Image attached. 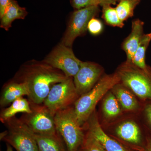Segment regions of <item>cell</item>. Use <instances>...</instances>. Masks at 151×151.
<instances>
[{
	"instance_id": "cell-13",
	"label": "cell",
	"mask_w": 151,
	"mask_h": 151,
	"mask_svg": "<svg viewBox=\"0 0 151 151\" xmlns=\"http://www.w3.org/2000/svg\"><path fill=\"white\" fill-rule=\"evenodd\" d=\"M144 23L139 19H136L132 22L131 32L122 44V48L127 55V61L132 62L144 34Z\"/></svg>"
},
{
	"instance_id": "cell-21",
	"label": "cell",
	"mask_w": 151,
	"mask_h": 151,
	"mask_svg": "<svg viewBox=\"0 0 151 151\" xmlns=\"http://www.w3.org/2000/svg\"><path fill=\"white\" fill-rule=\"evenodd\" d=\"M141 0H121L116 7V10L120 20L125 21L134 16V10Z\"/></svg>"
},
{
	"instance_id": "cell-19",
	"label": "cell",
	"mask_w": 151,
	"mask_h": 151,
	"mask_svg": "<svg viewBox=\"0 0 151 151\" xmlns=\"http://www.w3.org/2000/svg\"><path fill=\"white\" fill-rule=\"evenodd\" d=\"M102 109L103 116L108 121L116 119L122 114V106L111 90L104 97Z\"/></svg>"
},
{
	"instance_id": "cell-28",
	"label": "cell",
	"mask_w": 151,
	"mask_h": 151,
	"mask_svg": "<svg viewBox=\"0 0 151 151\" xmlns=\"http://www.w3.org/2000/svg\"><path fill=\"white\" fill-rule=\"evenodd\" d=\"M99 5L103 6L105 5H115L119 0H98Z\"/></svg>"
},
{
	"instance_id": "cell-8",
	"label": "cell",
	"mask_w": 151,
	"mask_h": 151,
	"mask_svg": "<svg viewBox=\"0 0 151 151\" xmlns=\"http://www.w3.org/2000/svg\"><path fill=\"white\" fill-rule=\"evenodd\" d=\"M43 62L62 71L67 77L73 78L80 69L82 61L75 56L71 47L60 42Z\"/></svg>"
},
{
	"instance_id": "cell-16",
	"label": "cell",
	"mask_w": 151,
	"mask_h": 151,
	"mask_svg": "<svg viewBox=\"0 0 151 151\" xmlns=\"http://www.w3.org/2000/svg\"><path fill=\"white\" fill-rule=\"evenodd\" d=\"M35 137L38 151H68L58 132L53 135L35 134Z\"/></svg>"
},
{
	"instance_id": "cell-6",
	"label": "cell",
	"mask_w": 151,
	"mask_h": 151,
	"mask_svg": "<svg viewBox=\"0 0 151 151\" xmlns=\"http://www.w3.org/2000/svg\"><path fill=\"white\" fill-rule=\"evenodd\" d=\"M4 124L8 134L3 141L17 151H38L35 134L20 119L15 116Z\"/></svg>"
},
{
	"instance_id": "cell-5",
	"label": "cell",
	"mask_w": 151,
	"mask_h": 151,
	"mask_svg": "<svg viewBox=\"0 0 151 151\" xmlns=\"http://www.w3.org/2000/svg\"><path fill=\"white\" fill-rule=\"evenodd\" d=\"M79 97L73 77H68L52 87L42 104L54 116L58 111L74 105Z\"/></svg>"
},
{
	"instance_id": "cell-31",
	"label": "cell",
	"mask_w": 151,
	"mask_h": 151,
	"mask_svg": "<svg viewBox=\"0 0 151 151\" xmlns=\"http://www.w3.org/2000/svg\"><path fill=\"white\" fill-rule=\"evenodd\" d=\"M6 151H14L12 148V146L10 145L9 144H7L6 150Z\"/></svg>"
},
{
	"instance_id": "cell-4",
	"label": "cell",
	"mask_w": 151,
	"mask_h": 151,
	"mask_svg": "<svg viewBox=\"0 0 151 151\" xmlns=\"http://www.w3.org/2000/svg\"><path fill=\"white\" fill-rule=\"evenodd\" d=\"M57 131L61 137L68 151H78L85 134L77 119L73 105L58 111L54 116Z\"/></svg>"
},
{
	"instance_id": "cell-27",
	"label": "cell",
	"mask_w": 151,
	"mask_h": 151,
	"mask_svg": "<svg viewBox=\"0 0 151 151\" xmlns=\"http://www.w3.org/2000/svg\"><path fill=\"white\" fill-rule=\"evenodd\" d=\"M12 0H0V18L3 16Z\"/></svg>"
},
{
	"instance_id": "cell-11",
	"label": "cell",
	"mask_w": 151,
	"mask_h": 151,
	"mask_svg": "<svg viewBox=\"0 0 151 151\" xmlns=\"http://www.w3.org/2000/svg\"><path fill=\"white\" fill-rule=\"evenodd\" d=\"M104 69L99 64L82 61L80 69L73 77L76 89L79 96L91 90L103 76Z\"/></svg>"
},
{
	"instance_id": "cell-15",
	"label": "cell",
	"mask_w": 151,
	"mask_h": 151,
	"mask_svg": "<svg viewBox=\"0 0 151 151\" xmlns=\"http://www.w3.org/2000/svg\"><path fill=\"white\" fill-rule=\"evenodd\" d=\"M29 90L27 84L18 81L9 83L3 88L0 97V105L6 107L24 95L28 96Z\"/></svg>"
},
{
	"instance_id": "cell-17",
	"label": "cell",
	"mask_w": 151,
	"mask_h": 151,
	"mask_svg": "<svg viewBox=\"0 0 151 151\" xmlns=\"http://www.w3.org/2000/svg\"><path fill=\"white\" fill-rule=\"evenodd\" d=\"M27 14L26 8L21 7L15 0H12L4 14L1 18L0 27L8 31L14 21L19 19H24Z\"/></svg>"
},
{
	"instance_id": "cell-18",
	"label": "cell",
	"mask_w": 151,
	"mask_h": 151,
	"mask_svg": "<svg viewBox=\"0 0 151 151\" xmlns=\"http://www.w3.org/2000/svg\"><path fill=\"white\" fill-rule=\"evenodd\" d=\"M29 100L21 97L15 100L8 108H4L0 113V121L4 124L7 121L15 117L17 113H28L31 112Z\"/></svg>"
},
{
	"instance_id": "cell-12",
	"label": "cell",
	"mask_w": 151,
	"mask_h": 151,
	"mask_svg": "<svg viewBox=\"0 0 151 151\" xmlns=\"http://www.w3.org/2000/svg\"><path fill=\"white\" fill-rule=\"evenodd\" d=\"M84 124H86L87 132L97 139L106 151H136L107 134L100 125L96 111Z\"/></svg>"
},
{
	"instance_id": "cell-26",
	"label": "cell",
	"mask_w": 151,
	"mask_h": 151,
	"mask_svg": "<svg viewBox=\"0 0 151 151\" xmlns=\"http://www.w3.org/2000/svg\"><path fill=\"white\" fill-rule=\"evenodd\" d=\"M71 5L76 9L92 6H99L98 0H70Z\"/></svg>"
},
{
	"instance_id": "cell-20",
	"label": "cell",
	"mask_w": 151,
	"mask_h": 151,
	"mask_svg": "<svg viewBox=\"0 0 151 151\" xmlns=\"http://www.w3.org/2000/svg\"><path fill=\"white\" fill-rule=\"evenodd\" d=\"M151 41V33L144 34L132 58V63L142 69H146L148 67L146 64L145 54Z\"/></svg>"
},
{
	"instance_id": "cell-29",
	"label": "cell",
	"mask_w": 151,
	"mask_h": 151,
	"mask_svg": "<svg viewBox=\"0 0 151 151\" xmlns=\"http://www.w3.org/2000/svg\"><path fill=\"white\" fill-rule=\"evenodd\" d=\"M145 151H151V137L147 133Z\"/></svg>"
},
{
	"instance_id": "cell-14",
	"label": "cell",
	"mask_w": 151,
	"mask_h": 151,
	"mask_svg": "<svg viewBox=\"0 0 151 151\" xmlns=\"http://www.w3.org/2000/svg\"><path fill=\"white\" fill-rule=\"evenodd\" d=\"M111 91L116 96L122 109L128 112H137L142 109L137 96L121 82L115 85Z\"/></svg>"
},
{
	"instance_id": "cell-23",
	"label": "cell",
	"mask_w": 151,
	"mask_h": 151,
	"mask_svg": "<svg viewBox=\"0 0 151 151\" xmlns=\"http://www.w3.org/2000/svg\"><path fill=\"white\" fill-rule=\"evenodd\" d=\"M80 150L81 151H106L98 141L87 132Z\"/></svg>"
},
{
	"instance_id": "cell-3",
	"label": "cell",
	"mask_w": 151,
	"mask_h": 151,
	"mask_svg": "<svg viewBox=\"0 0 151 151\" xmlns=\"http://www.w3.org/2000/svg\"><path fill=\"white\" fill-rule=\"evenodd\" d=\"M116 72L120 82L131 90L142 102L151 101V68L142 69L127 61L118 68Z\"/></svg>"
},
{
	"instance_id": "cell-22",
	"label": "cell",
	"mask_w": 151,
	"mask_h": 151,
	"mask_svg": "<svg viewBox=\"0 0 151 151\" xmlns=\"http://www.w3.org/2000/svg\"><path fill=\"white\" fill-rule=\"evenodd\" d=\"M103 17L105 22L110 25L116 27H124V23L119 18L116 8L111 5L103 6Z\"/></svg>"
},
{
	"instance_id": "cell-32",
	"label": "cell",
	"mask_w": 151,
	"mask_h": 151,
	"mask_svg": "<svg viewBox=\"0 0 151 151\" xmlns=\"http://www.w3.org/2000/svg\"><path fill=\"white\" fill-rule=\"evenodd\" d=\"M78 151H81V150H80V149H79V150H78Z\"/></svg>"
},
{
	"instance_id": "cell-25",
	"label": "cell",
	"mask_w": 151,
	"mask_h": 151,
	"mask_svg": "<svg viewBox=\"0 0 151 151\" xmlns=\"http://www.w3.org/2000/svg\"><path fill=\"white\" fill-rule=\"evenodd\" d=\"M103 28L102 22L100 20L94 17L89 21L87 27V29L91 34L96 35L102 32Z\"/></svg>"
},
{
	"instance_id": "cell-30",
	"label": "cell",
	"mask_w": 151,
	"mask_h": 151,
	"mask_svg": "<svg viewBox=\"0 0 151 151\" xmlns=\"http://www.w3.org/2000/svg\"><path fill=\"white\" fill-rule=\"evenodd\" d=\"M7 130H6V131H4V132L1 133V134H0V139H1V140H3V139H4L6 136H7Z\"/></svg>"
},
{
	"instance_id": "cell-33",
	"label": "cell",
	"mask_w": 151,
	"mask_h": 151,
	"mask_svg": "<svg viewBox=\"0 0 151 151\" xmlns=\"http://www.w3.org/2000/svg\"><path fill=\"white\" fill-rule=\"evenodd\" d=\"M121 1V0H119V1Z\"/></svg>"
},
{
	"instance_id": "cell-9",
	"label": "cell",
	"mask_w": 151,
	"mask_h": 151,
	"mask_svg": "<svg viewBox=\"0 0 151 151\" xmlns=\"http://www.w3.org/2000/svg\"><path fill=\"white\" fill-rule=\"evenodd\" d=\"M99 12L98 6H92L76 9L70 17L61 43L71 47L76 38L86 32L89 21Z\"/></svg>"
},
{
	"instance_id": "cell-10",
	"label": "cell",
	"mask_w": 151,
	"mask_h": 151,
	"mask_svg": "<svg viewBox=\"0 0 151 151\" xmlns=\"http://www.w3.org/2000/svg\"><path fill=\"white\" fill-rule=\"evenodd\" d=\"M122 142L136 151H145L146 132L134 120H127L117 125L114 130Z\"/></svg>"
},
{
	"instance_id": "cell-7",
	"label": "cell",
	"mask_w": 151,
	"mask_h": 151,
	"mask_svg": "<svg viewBox=\"0 0 151 151\" xmlns=\"http://www.w3.org/2000/svg\"><path fill=\"white\" fill-rule=\"evenodd\" d=\"M31 113H24L20 119L35 134L49 135L58 133L54 116L43 105L31 103Z\"/></svg>"
},
{
	"instance_id": "cell-1",
	"label": "cell",
	"mask_w": 151,
	"mask_h": 151,
	"mask_svg": "<svg viewBox=\"0 0 151 151\" xmlns=\"http://www.w3.org/2000/svg\"><path fill=\"white\" fill-rule=\"evenodd\" d=\"M68 77L62 71L45 63H34L24 70L22 79L29 90L28 97L31 103L42 104L52 87L65 80Z\"/></svg>"
},
{
	"instance_id": "cell-24",
	"label": "cell",
	"mask_w": 151,
	"mask_h": 151,
	"mask_svg": "<svg viewBox=\"0 0 151 151\" xmlns=\"http://www.w3.org/2000/svg\"><path fill=\"white\" fill-rule=\"evenodd\" d=\"M144 129L146 133L151 137V101L143 103L142 109Z\"/></svg>"
},
{
	"instance_id": "cell-2",
	"label": "cell",
	"mask_w": 151,
	"mask_h": 151,
	"mask_svg": "<svg viewBox=\"0 0 151 151\" xmlns=\"http://www.w3.org/2000/svg\"><path fill=\"white\" fill-rule=\"evenodd\" d=\"M120 79L117 72L103 76L91 90L81 95L74 105V111L81 126L86 123L95 111L97 103L116 84Z\"/></svg>"
}]
</instances>
